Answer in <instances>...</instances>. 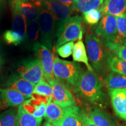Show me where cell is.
<instances>
[{"instance_id":"obj_27","label":"cell","mask_w":126,"mask_h":126,"mask_svg":"<svg viewBox=\"0 0 126 126\" xmlns=\"http://www.w3.org/2000/svg\"><path fill=\"white\" fill-rule=\"evenodd\" d=\"M108 65L109 70L126 76V61L111 54L109 58Z\"/></svg>"},{"instance_id":"obj_16","label":"cell","mask_w":126,"mask_h":126,"mask_svg":"<svg viewBox=\"0 0 126 126\" xmlns=\"http://www.w3.org/2000/svg\"><path fill=\"white\" fill-rule=\"evenodd\" d=\"M103 15L120 16L126 15V0H105L99 8Z\"/></svg>"},{"instance_id":"obj_9","label":"cell","mask_w":126,"mask_h":126,"mask_svg":"<svg viewBox=\"0 0 126 126\" xmlns=\"http://www.w3.org/2000/svg\"><path fill=\"white\" fill-rule=\"evenodd\" d=\"M51 86L53 97L51 101L62 108H68L75 105L74 96L69 89L57 79L48 82Z\"/></svg>"},{"instance_id":"obj_7","label":"cell","mask_w":126,"mask_h":126,"mask_svg":"<svg viewBox=\"0 0 126 126\" xmlns=\"http://www.w3.org/2000/svg\"><path fill=\"white\" fill-rule=\"evenodd\" d=\"M32 49L42 64L44 78L47 82L56 79L53 74L54 59L50 50L38 42L34 44Z\"/></svg>"},{"instance_id":"obj_18","label":"cell","mask_w":126,"mask_h":126,"mask_svg":"<svg viewBox=\"0 0 126 126\" xmlns=\"http://www.w3.org/2000/svg\"><path fill=\"white\" fill-rule=\"evenodd\" d=\"M65 108H62L52 101L47 105L45 115L47 123L54 126H59L65 113Z\"/></svg>"},{"instance_id":"obj_39","label":"cell","mask_w":126,"mask_h":126,"mask_svg":"<svg viewBox=\"0 0 126 126\" xmlns=\"http://www.w3.org/2000/svg\"><path fill=\"white\" fill-rule=\"evenodd\" d=\"M122 45H124V46H125L126 47V40H124L123 42H122Z\"/></svg>"},{"instance_id":"obj_20","label":"cell","mask_w":126,"mask_h":126,"mask_svg":"<svg viewBox=\"0 0 126 126\" xmlns=\"http://www.w3.org/2000/svg\"><path fill=\"white\" fill-rule=\"evenodd\" d=\"M42 119H37L29 114L21 105L17 110L15 126H41Z\"/></svg>"},{"instance_id":"obj_24","label":"cell","mask_w":126,"mask_h":126,"mask_svg":"<svg viewBox=\"0 0 126 126\" xmlns=\"http://www.w3.org/2000/svg\"><path fill=\"white\" fill-rule=\"evenodd\" d=\"M73 60L75 62L83 63L87 67L88 70L94 71L88 61V57L86 53L85 45L82 40H79L75 44L72 53Z\"/></svg>"},{"instance_id":"obj_17","label":"cell","mask_w":126,"mask_h":126,"mask_svg":"<svg viewBox=\"0 0 126 126\" xmlns=\"http://www.w3.org/2000/svg\"><path fill=\"white\" fill-rule=\"evenodd\" d=\"M22 106L28 113L37 119H43L45 117L47 104L42 100L31 97L25 100Z\"/></svg>"},{"instance_id":"obj_6","label":"cell","mask_w":126,"mask_h":126,"mask_svg":"<svg viewBox=\"0 0 126 126\" xmlns=\"http://www.w3.org/2000/svg\"><path fill=\"white\" fill-rule=\"evenodd\" d=\"M17 72L19 76L36 85L43 78L42 64L38 59L28 58L18 64Z\"/></svg>"},{"instance_id":"obj_36","label":"cell","mask_w":126,"mask_h":126,"mask_svg":"<svg viewBox=\"0 0 126 126\" xmlns=\"http://www.w3.org/2000/svg\"><path fill=\"white\" fill-rule=\"evenodd\" d=\"M4 64V57H3L2 54H1V50H0V71H1V70H2Z\"/></svg>"},{"instance_id":"obj_34","label":"cell","mask_w":126,"mask_h":126,"mask_svg":"<svg viewBox=\"0 0 126 126\" xmlns=\"http://www.w3.org/2000/svg\"><path fill=\"white\" fill-rule=\"evenodd\" d=\"M82 117L83 126H96L89 117L88 113H86L83 110H82Z\"/></svg>"},{"instance_id":"obj_5","label":"cell","mask_w":126,"mask_h":126,"mask_svg":"<svg viewBox=\"0 0 126 126\" xmlns=\"http://www.w3.org/2000/svg\"><path fill=\"white\" fill-rule=\"evenodd\" d=\"M39 37L40 44L50 50L53 49V40L55 35V19L51 12L43 3L38 10Z\"/></svg>"},{"instance_id":"obj_1","label":"cell","mask_w":126,"mask_h":126,"mask_svg":"<svg viewBox=\"0 0 126 126\" xmlns=\"http://www.w3.org/2000/svg\"><path fill=\"white\" fill-rule=\"evenodd\" d=\"M75 92L79 96L93 105L103 106L107 97L103 91V83L94 71H86L80 77Z\"/></svg>"},{"instance_id":"obj_11","label":"cell","mask_w":126,"mask_h":126,"mask_svg":"<svg viewBox=\"0 0 126 126\" xmlns=\"http://www.w3.org/2000/svg\"><path fill=\"white\" fill-rule=\"evenodd\" d=\"M20 9L26 22L35 21L38 18V10L43 1L41 0H11Z\"/></svg>"},{"instance_id":"obj_15","label":"cell","mask_w":126,"mask_h":126,"mask_svg":"<svg viewBox=\"0 0 126 126\" xmlns=\"http://www.w3.org/2000/svg\"><path fill=\"white\" fill-rule=\"evenodd\" d=\"M59 126H83L82 110L76 105L65 108L64 116Z\"/></svg>"},{"instance_id":"obj_19","label":"cell","mask_w":126,"mask_h":126,"mask_svg":"<svg viewBox=\"0 0 126 126\" xmlns=\"http://www.w3.org/2000/svg\"><path fill=\"white\" fill-rule=\"evenodd\" d=\"M11 6L12 15V30L22 36L25 40L27 22L18 6L12 2H11Z\"/></svg>"},{"instance_id":"obj_37","label":"cell","mask_w":126,"mask_h":126,"mask_svg":"<svg viewBox=\"0 0 126 126\" xmlns=\"http://www.w3.org/2000/svg\"><path fill=\"white\" fill-rule=\"evenodd\" d=\"M41 126H54L52 125V124L48 123H47V122H45V123H44L42 124Z\"/></svg>"},{"instance_id":"obj_22","label":"cell","mask_w":126,"mask_h":126,"mask_svg":"<svg viewBox=\"0 0 126 126\" xmlns=\"http://www.w3.org/2000/svg\"><path fill=\"white\" fill-rule=\"evenodd\" d=\"M105 85L109 89H126V76L115 72H111L104 79Z\"/></svg>"},{"instance_id":"obj_25","label":"cell","mask_w":126,"mask_h":126,"mask_svg":"<svg viewBox=\"0 0 126 126\" xmlns=\"http://www.w3.org/2000/svg\"><path fill=\"white\" fill-rule=\"evenodd\" d=\"M39 37V26L38 21L32 22L27 23V27L26 31V39L28 45H32L37 43Z\"/></svg>"},{"instance_id":"obj_8","label":"cell","mask_w":126,"mask_h":126,"mask_svg":"<svg viewBox=\"0 0 126 126\" xmlns=\"http://www.w3.org/2000/svg\"><path fill=\"white\" fill-rule=\"evenodd\" d=\"M95 35L103 43L113 42L117 33L116 18L114 16L105 15L94 30Z\"/></svg>"},{"instance_id":"obj_10","label":"cell","mask_w":126,"mask_h":126,"mask_svg":"<svg viewBox=\"0 0 126 126\" xmlns=\"http://www.w3.org/2000/svg\"><path fill=\"white\" fill-rule=\"evenodd\" d=\"M43 3L54 16L55 32L71 18L72 12L71 8L61 4L56 0H46Z\"/></svg>"},{"instance_id":"obj_40","label":"cell","mask_w":126,"mask_h":126,"mask_svg":"<svg viewBox=\"0 0 126 126\" xmlns=\"http://www.w3.org/2000/svg\"><path fill=\"white\" fill-rule=\"evenodd\" d=\"M41 1H46V0H41Z\"/></svg>"},{"instance_id":"obj_38","label":"cell","mask_w":126,"mask_h":126,"mask_svg":"<svg viewBox=\"0 0 126 126\" xmlns=\"http://www.w3.org/2000/svg\"><path fill=\"white\" fill-rule=\"evenodd\" d=\"M3 3H4V0H0V11H1V9L2 8Z\"/></svg>"},{"instance_id":"obj_28","label":"cell","mask_w":126,"mask_h":126,"mask_svg":"<svg viewBox=\"0 0 126 126\" xmlns=\"http://www.w3.org/2000/svg\"><path fill=\"white\" fill-rule=\"evenodd\" d=\"M33 94L43 96L50 99H52L53 97V91L51 86L47 82L44 77L37 84L35 85Z\"/></svg>"},{"instance_id":"obj_33","label":"cell","mask_w":126,"mask_h":126,"mask_svg":"<svg viewBox=\"0 0 126 126\" xmlns=\"http://www.w3.org/2000/svg\"><path fill=\"white\" fill-rule=\"evenodd\" d=\"M74 46L75 44L74 42H68L56 49L57 53L62 58L68 57L73 53Z\"/></svg>"},{"instance_id":"obj_2","label":"cell","mask_w":126,"mask_h":126,"mask_svg":"<svg viewBox=\"0 0 126 126\" xmlns=\"http://www.w3.org/2000/svg\"><path fill=\"white\" fill-rule=\"evenodd\" d=\"M85 47L89 61L95 71L100 76L109 70V58L111 54L101 39L95 34L89 33L86 36Z\"/></svg>"},{"instance_id":"obj_13","label":"cell","mask_w":126,"mask_h":126,"mask_svg":"<svg viewBox=\"0 0 126 126\" xmlns=\"http://www.w3.org/2000/svg\"><path fill=\"white\" fill-rule=\"evenodd\" d=\"M18 91L8 88H0V110L16 107L27 100Z\"/></svg>"},{"instance_id":"obj_32","label":"cell","mask_w":126,"mask_h":126,"mask_svg":"<svg viewBox=\"0 0 126 126\" xmlns=\"http://www.w3.org/2000/svg\"><path fill=\"white\" fill-rule=\"evenodd\" d=\"M4 39L9 45L18 46L25 40V38L13 30H8L4 34Z\"/></svg>"},{"instance_id":"obj_21","label":"cell","mask_w":126,"mask_h":126,"mask_svg":"<svg viewBox=\"0 0 126 126\" xmlns=\"http://www.w3.org/2000/svg\"><path fill=\"white\" fill-rule=\"evenodd\" d=\"M88 115L96 126H116L110 116L99 109H93Z\"/></svg>"},{"instance_id":"obj_4","label":"cell","mask_w":126,"mask_h":126,"mask_svg":"<svg viewBox=\"0 0 126 126\" xmlns=\"http://www.w3.org/2000/svg\"><path fill=\"white\" fill-rule=\"evenodd\" d=\"M82 21V18L79 15L71 17L56 30L55 32L56 49L68 42L81 40L83 33Z\"/></svg>"},{"instance_id":"obj_30","label":"cell","mask_w":126,"mask_h":126,"mask_svg":"<svg viewBox=\"0 0 126 126\" xmlns=\"http://www.w3.org/2000/svg\"><path fill=\"white\" fill-rule=\"evenodd\" d=\"M110 52L117 56L119 59L126 61V47L122 44L110 42L103 43Z\"/></svg>"},{"instance_id":"obj_35","label":"cell","mask_w":126,"mask_h":126,"mask_svg":"<svg viewBox=\"0 0 126 126\" xmlns=\"http://www.w3.org/2000/svg\"><path fill=\"white\" fill-rule=\"evenodd\" d=\"M56 1L60 2L61 4L64 5H66L72 8L77 0H56Z\"/></svg>"},{"instance_id":"obj_14","label":"cell","mask_w":126,"mask_h":126,"mask_svg":"<svg viewBox=\"0 0 126 126\" xmlns=\"http://www.w3.org/2000/svg\"><path fill=\"white\" fill-rule=\"evenodd\" d=\"M109 94L114 113L126 121V89H109Z\"/></svg>"},{"instance_id":"obj_3","label":"cell","mask_w":126,"mask_h":126,"mask_svg":"<svg viewBox=\"0 0 126 126\" xmlns=\"http://www.w3.org/2000/svg\"><path fill=\"white\" fill-rule=\"evenodd\" d=\"M83 72L80 65L75 62L64 60L58 57L54 59L53 74L55 78L66 87L73 88L74 91Z\"/></svg>"},{"instance_id":"obj_31","label":"cell","mask_w":126,"mask_h":126,"mask_svg":"<svg viewBox=\"0 0 126 126\" xmlns=\"http://www.w3.org/2000/svg\"><path fill=\"white\" fill-rule=\"evenodd\" d=\"M103 16V14L100 9H93L83 14V19L88 25H96L100 22Z\"/></svg>"},{"instance_id":"obj_23","label":"cell","mask_w":126,"mask_h":126,"mask_svg":"<svg viewBox=\"0 0 126 126\" xmlns=\"http://www.w3.org/2000/svg\"><path fill=\"white\" fill-rule=\"evenodd\" d=\"M104 0H77L72 7V10L83 14L93 9L100 8Z\"/></svg>"},{"instance_id":"obj_29","label":"cell","mask_w":126,"mask_h":126,"mask_svg":"<svg viewBox=\"0 0 126 126\" xmlns=\"http://www.w3.org/2000/svg\"><path fill=\"white\" fill-rule=\"evenodd\" d=\"M17 111L11 108L0 114V126H15Z\"/></svg>"},{"instance_id":"obj_26","label":"cell","mask_w":126,"mask_h":126,"mask_svg":"<svg viewBox=\"0 0 126 126\" xmlns=\"http://www.w3.org/2000/svg\"><path fill=\"white\" fill-rule=\"evenodd\" d=\"M116 18L117 33L113 42L122 44L126 40V15L117 16Z\"/></svg>"},{"instance_id":"obj_41","label":"cell","mask_w":126,"mask_h":126,"mask_svg":"<svg viewBox=\"0 0 126 126\" xmlns=\"http://www.w3.org/2000/svg\"></svg>"},{"instance_id":"obj_12","label":"cell","mask_w":126,"mask_h":126,"mask_svg":"<svg viewBox=\"0 0 126 126\" xmlns=\"http://www.w3.org/2000/svg\"><path fill=\"white\" fill-rule=\"evenodd\" d=\"M4 86L5 88L18 91L28 99L32 97L35 85L14 74L7 79Z\"/></svg>"}]
</instances>
